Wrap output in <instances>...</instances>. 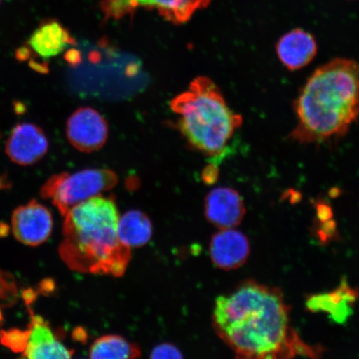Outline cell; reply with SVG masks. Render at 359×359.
<instances>
[{
    "mask_svg": "<svg viewBox=\"0 0 359 359\" xmlns=\"http://www.w3.org/2000/svg\"><path fill=\"white\" fill-rule=\"evenodd\" d=\"M213 322L218 334L238 357L318 358L322 349L300 339L290 325V307L281 291L247 281L215 300Z\"/></svg>",
    "mask_w": 359,
    "mask_h": 359,
    "instance_id": "cell-1",
    "label": "cell"
},
{
    "mask_svg": "<svg viewBox=\"0 0 359 359\" xmlns=\"http://www.w3.org/2000/svg\"><path fill=\"white\" fill-rule=\"evenodd\" d=\"M293 106L297 124L292 141L316 145L339 141L359 118V62L339 57L318 67Z\"/></svg>",
    "mask_w": 359,
    "mask_h": 359,
    "instance_id": "cell-2",
    "label": "cell"
},
{
    "mask_svg": "<svg viewBox=\"0 0 359 359\" xmlns=\"http://www.w3.org/2000/svg\"><path fill=\"white\" fill-rule=\"evenodd\" d=\"M60 255L75 271L122 276L131 249L121 243L119 213L115 201L97 196L71 208L65 215Z\"/></svg>",
    "mask_w": 359,
    "mask_h": 359,
    "instance_id": "cell-3",
    "label": "cell"
},
{
    "mask_svg": "<svg viewBox=\"0 0 359 359\" xmlns=\"http://www.w3.org/2000/svg\"><path fill=\"white\" fill-rule=\"evenodd\" d=\"M177 126L189 144L201 154H222L243 118L227 105L217 85L208 77L196 78L187 91L170 102Z\"/></svg>",
    "mask_w": 359,
    "mask_h": 359,
    "instance_id": "cell-4",
    "label": "cell"
},
{
    "mask_svg": "<svg viewBox=\"0 0 359 359\" xmlns=\"http://www.w3.org/2000/svg\"><path fill=\"white\" fill-rule=\"evenodd\" d=\"M118 182V176L109 169L64 172L49 179L42 187L41 195L43 198L50 200L65 215L74 206L112 189Z\"/></svg>",
    "mask_w": 359,
    "mask_h": 359,
    "instance_id": "cell-5",
    "label": "cell"
},
{
    "mask_svg": "<svg viewBox=\"0 0 359 359\" xmlns=\"http://www.w3.org/2000/svg\"><path fill=\"white\" fill-rule=\"evenodd\" d=\"M212 0H102L101 10L107 20H120L138 8H154L165 20L182 25Z\"/></svg>",
    "mask_w": 359,
    "mask_h": 359,
    "instance_id": "cell-6",
    "label": "cell"
},
{
    "mask_svg": "<svg viewBox=\"0 0 359 359\" xmlns=\"http://www.w3.org/2000/svg\"><path fill=\"white\" fill-rule=\"evenodd\" d=\"M66 132L72 146L89 154L105 145L109 137V126L100 112L92 107H85L70 116Z\"/></svg>",
    "mask_w": 359,
    "mask_h": 359,
    "instance_id": "cell-7",
    "label": "cell"
},
{
    "mask_svg": "<svg viewBox=\"0 0 359 359\" xmlns=\"http://www.w3.org/2000/svg\"><path fill=\"white\" fill-rule=\"evenodd\" d=\"M52 214L36 201L20 206L12 217V229L16 239L22 244L36 246L48 239L53 231Z\"/></svg>",
    "mask_w": 359,
    "mask_h": 359,
    "instance_id": "cell-8",
    "label": "cell"
},
{
    "mask_svg": "<svg viewBox=\"0 0 359 359\" xmlns=\"http://www.w3.org/2000/svg\"><path fill=\"white\" fill-rule=\"evenodd\" d=\"M48 140L43 129L33 123L18 124L6 142V154L13 163L31 165L46 155Z\"/></svg>",
    "mask_w": 359,
    "mask_h": 359,
    "instance_id": "cell-9",
    "label": "cell"
},
{
    "mask_svg": "<svg viewBox=\"0 0 359 359\" xmlns=\"http://www.w3.org/2000/svg\"><path fill=\"white\" fill-rule=\"evenodd\" d=\"M206 219L222 230L239 226L245 214L243 199L230 187H217L205 198Z\"/></svg>",
    "mask_w": 359,
    "mask_h": 359,
    "instance_id": "cell-10",
    "label": "cell"
},
{
    "mask_svg": "<svg viewBox=\"0 0 359 359\" xmlns=\"http://www.w3.org/2000/svg\"><path fill=\"white\" fill-rule=\"evenodd\" d=\"M250 252L248 239L234 228L222 229L210 244V255L215 266L231 271L243 266Z\"/></svg>",
    "mask_w": 359,
    "mask_h": 359,
    "instance_id": "cell-11",
    "label": "cell"
},
{
    "mask_svg": "<svg viewBox=\"0 0 359 359\" xmlns=\"http://www.w3.org/2000/svg\"><path fill=\"white\" fill-rule=\"evenodd\" d=\"M276 55L287 69L296 71L308 66L316 57L318 44L311 33L294 29L283 35L276 45Z\"/></svg>",
    "mask_w": 359,
    "mask_h": 359,
    "instance_id": "cell-12",
    "label": "cell"
},
{
    "mask_svg": "<svg viewBox=\"0 0 359 359\" xmlns=\"http://www.w3.org/2000/svg\"><path fill=\"white\" fill-rule=\"evenodd\" d=\"M27 45L34 55L48 60L74 46L76 40L60 22L48 20L41 22L34 31Z\"/></svg>",
    "mask_w": 359,
    "mask_h": 359,
    "instance_id": "cell-13",
    "label": "cell"
},
{
    "mask_svg": "<svg viewBox=\"0 0 359 359\" xmlns=\"http://www.w3.org/2000/svg\"><path fill=\"white\" fill-rule=\"evenodd\" d=\"M24 356L29 358H70L73 352L66 348L41 317L35 316L28 331Z\"/></svg>",
    "mask_w": 359,
    "mask_h": 359,
    "instance_id": "cell-14",
    "label": "cell"
},
{
    "mask_svg": "<svg viewBox=\"0 0 359 359\" xmlns=\"http://www.w3.org/2000/svg\"><path fill=\"white\" fill-rule=\"evenodd\" d=\"M121 243L129 249L146 245L152 236V224L145 213L133 210L119 217L118 226Z\"/></svg>",
    "mask_w": 359,
    "mask_h": 359,
    "instance_id": "cell-15",
    "label": "cell"
},
{
    "mask_svg": "<svg viewBox=\"0 0 359 359\" xmlns=\"http://www.w3.org/2000/svg\"><path fill=\"white\" fill-rule=\"evenodd\" d=\"M357 294V292L348 285H341L330 294L313 296L309 300L308 307L312 311L329 313L334 320L340 322L351 313V305L356 302Z\"/></svg>",
    "mask_w": 359,
    "mask_h": 359,
    "instance_id": "cell-16",
    "label": "cell"
},
{
    "mask_svg": "<svg viewBox=\"0 0 359 359\" xmlns=\"http://www.w3.org/2000/svg\"><path fill=\"white\" fill-rule=\"evenodd\" d=\"M141 355L140 349L122 336L109 334L94 341L89 349L93 359H128Z\"/></svg>",
    "mask_w": 359,
    "mask_h": 359,
    "instance_id": "cell-17",
    "label": "cell"
},
{
    "mask_svg": "<svg viewBox=\"0 0 359 359\" xmlns=\"http://www.w3.org/2000/svg\"><path fill=\"white\" fill-rule=\"evenodd\" d=\"M27 337L28 331L19 332L12 331L4 334L1 338L2 343L11 348L15 351L24 352L27 343Z\"/></svg>",
    "mask_w": 359,
    "mask_h": 359,
    "instance_id": "cell-18",
    "label": "cell"
},
{
    "mask_svg": "<svg viewBox=\"0 0 359 359\" xmlns=\"http://www.w3.org/2000/svg\"><path fill=\"white\" fill-rule=\"evenodd\" d=\"M151 358H182V353L175 345L169 343H164L157 345L151 352Z\"/></svg>",
    "mask_w": 359,
    "mask_h": 359,
    "instance_id": "cell-19",
    "label": "cell"
},
{
    "mask_svg": "<svg viewBox=\"0 0 359 359\" xmlns=\"http://www.w3.org/2000/svg\"><path fill=\"white\" fill-rule=\"evenodd\" d=\"M218 177V169L217 168V165H212L210 167L206 168L204 170L203 173H202V178H203V181L208 184H212Z\"/></svg>",
    "mask_w": 359,
    "mask_h": 359,
    "instance_id": "cell-20",
    "label": "cell"
},
{
    "mask_svg": "<svg viewBox=\"0 0 359 359\" xmlns=\"http://www.w3.org/2000/svg\"><path fill=\"white\" fill-rule=\"evenodd\" d=\"M34 53L31 50V48L27 45V46H22L17 49L15 56L18 60L21 62L30 60L32 58Z\"/></svg>",
    "mask_w": 359,
    "mask_h": 359,
    "instance_id": "cell-21",
    "label": "cell"
},
{
    "mask_svg": "<svg viewBox=\"0 0 359 359\" xmlns=\"http://www.w3.org/2000/svg\"><path fill=\"white\" fill-rule=\"evenodd\" d=\"M29 66L35 71L41 74H47L48 72V66L46 62H39L31 58Z\"/></svg>",
    "mask_w": 359,
    "mask_h": 359,
    "instance_id": "cell-22",
    "label": "cell"
},
{
    "mask_svg": "<svg viewBox=\"0 0 359 359\" xmlns=\"http://www.w3.org/2000/svg\"><path fill=\"white\" fill-rule=\"evenodd\" d=\"M0 3H1V0H0Z\"/></svg>",
    "mask_w": 359,
    "mask_h": 359,
    "instance_id": "cell-23",
    "label": "cell"
}]
</instances>
